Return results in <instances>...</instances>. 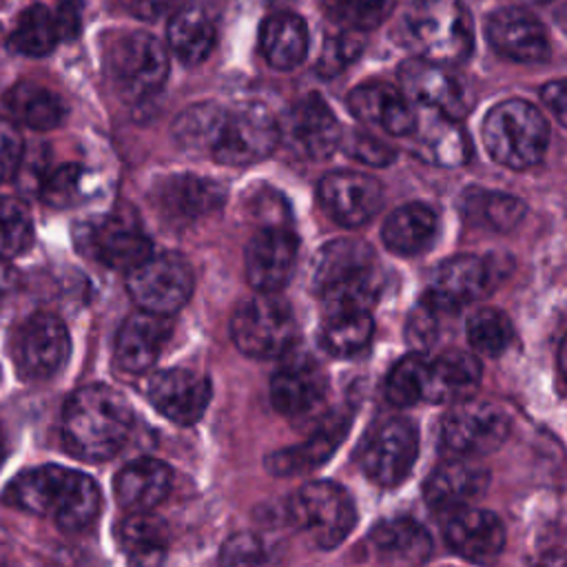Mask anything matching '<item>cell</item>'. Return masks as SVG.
I'll list each match as a JSON object with an SVG mask.
<instances>
[{
	"label": "cell",
	"mask_w": 567,
	"mask_h": 567,
	"mask_svg": "<svg viewBox=\"0 0 567 567\" xmlns=\"http://www.w3.org/2000/svg\"><path fill=\"white\" fill-rule=\"evenodd\" d=\"M173 133L179 144L206 151L228 166H244L268 157L281 142V126L264 104L219 106L215 102L193 104L179 113Z\"/></svg>",
	"instance_id": "6da1fadb"
},
{
	"label": "cell",
	"mask_w": 567,
	"mask_h": 567,
	"mask_svg": "<svg viewBox=\"0 0 567 567\" xmlns=\"http://www.w3.org/2000/svg\"><path fill=\"white\" fill-rule=\"evenodd\" d=\"M133 430L128 401L109 385L78 388L62 410L64 447L89 463L115 456Z\"/></svg>",
	"instance_id": "7a4b0ae2"
},
{
	"label": "cell",
	"mask_w": 567,
	"mask_h": 567,
	"mask_svg": "<svg viewBox=\"0 0 567 567\" xmlns=\"http://www.w3.org/2000/svg\"><path fill=\"white\" fill-rule=\"evenodd\" d=\"M7 501L29 514L49 516L66 532L86 529L100 512V489L86 476L60 465L31 467L7 487Z\"/></svg>",
	"instance_id": "3957f363"
},
{
	"label": "cell",
	"mask_w": 567,
	"mask_h": 567,
	"mask_svg": "<svg viewBox=\"0 0 567 567\" xmlns=\"http://www.w3.org/2000/svg\"><path fill=\"white\" fill-rule=\"evenodd\" d=\"M310 279L326 315L372 310L383 288V275L374 250L354 237H339L321 246Z\"/></svg>",
	"instance_id": "277c9868"
},
{
	"label": "cell",
	"mask_w": 567,
	"mask_h": 567,
	"mask_svg": "<svg viewBox=\"0 0 567 567\" xmlns=\"http://www.w3.org/2000/svg\"><path fill=\"white\" fill-rule=\"evenodd\" d=\"M483 144L494 162L512 171H525L543 159L549 144V124L527 100H503L483 120Z\"/></svg>",
	"instance_id": "5b68a950"
},
{
	"label": "cell",
	"mask_w": 567,
	"mask_h": 567,
	"mask_svg": "<svg viewBox=\"0 0 567 567\" xmlns=\"http://www.w3.org/2000/svg\"><path fill=\"white\" fill-rule=\"evenodd\" d=\"M399 33L405 47L425 60L454 64L472 51V20L458 4L445 0H421L399 20Z\"/></svg>",
	"instance_id": "8992f818"
},
{
	"label": "cell",
	"mask_w": 567,
	"mask_h": 567,
	"mask_svg": "<svg viewBox=\"0 0 567 567\" xmlns=\"http://www.w3.org/2000/svg\"><path fill=\"white\" fill-rule=\"evenodd\" d=\"M111 86L124 102H142L155 95L168 75L164 44L146 31L120 33L104 53Z\"/></svg>",
	"instance_id": "52a82bcc"
},
{
	"label": "cell",
	"mask_w": 567,
	"mask_h": 567,
	"mask_svg": "<svg viewBox=\"0 0 567 567\" xmlns=\"http://www.w3.org/2000/svg\"><path fill=\"white\" fill-rule=\"evenodd\" d=\"M288 514L319 549L343 543L357 523L352 496L332 481H312L299 487L288 503Z\"/></svg>",
	"instance_id": "ba28073f"
},
{
	"label": "cell",
	"mask_w": 567,
	"mask_h": 567,
	"mask_svg": "<svg viewBox=\"0 0 567 567\" xmlns=\"http://www.w3.org/2000/svg\"><path fill=\"white\" fill-rule=\"evenodd\" d=\"M295 334V319L288 303L275 292H259L241 303L230 319L235 346L252 359H272L288 350Z\"/></svg>",
	"instance_id": "9c48e42d"
},
{
	"label": "cell",
	"mask_w": 567,
	"mask_h": 567,
	"mask_svg": "<svg viewBox=\"0 0 567 567\" xmlns=\"http://www.w3.org/2000/svg\"><path fill=\"white\" fill-rule=\"evenodd\" d=\"M509 427L512 419L501 405L461 399L443 416L441 441L454 454L483 456L505 443Z\"/></svg>",
	"instance_id": "30bf717a"
},
{
	"label": "cell",
	"mask_w": 567,
	"mask_h": 567,
	"mask_svg": "<svg viewBox=\"0 0 567 567\" xmlns=\"http://www.w3.org/2000/svg\"><path fill=\"white\" fill-rule=\"evenodd\" d=\"M193 270L179 255H151L128 270L126 290L142 310L171 315L193 292Z\"/></svg>",
	"instance_id": "8fae6325"
},
{
	"label": "cell",
	"mask_w": 567,
	"mask_h": 567,
	"mask_svg": "<svg viewBox=\"0 0 567 567\" xmlns=\"http://www.w3.org/2000/svg\"><path fill=\"white\" fill-rule=\"evenodd\" d=\"M419 456V432L412 421L394 416L381 421L363 441L359 463L365 476L383 487H394L412 472Z\"/></svg>",
	"instance_id": "7c38bea8"
},
{
	"label": "cell",
	"mask_w": 567,
	"mask_h": 567,
	"mask_svg": "<svg viewBox=\"0 0 567 567\" xmlns=\"http://www.w3.org/2000/svg\"><path fill=\"white\" fill-rule=\"evenodd\" d=\"M71 350L69 332L62 319L51 312L31 315L13 339V359L20 374L29 381L53 377Z\"/></svg>",
	"instance_id": "4fadbf2b"
},
{
	"label": "cell",
	"mask_w": 567,
	"mask_h": 567,
	"mask_svg": "<svg viewBox=\"0 0 567 567\" xmlns=\"http://www.w3.org/2000/svg\"><path fill=\"white\" fill-rule=\"evenodd\" d=\"M401 91L416 104L434 109L447 117H463L472 106V95L463 80L447 71L443 62L414 58L399 66Z\"/></svg>",
	"instance_id": "5bb4252c"
},
{
	"label": "cell",
	"mask_w": 567,
	"mask_h": 567,
	"mask_svg": "<svg viewBox=\"0 0 567 567\" xmlns=\"http://www.w3.org/2000/svg\"><path fill=\"white\" fill-rule=\"evenodd\" d=\"M281 137L292 153L315 162L330 157L343 142L337 115L315 93L301 97L290 109L281 128Z\"/></svg>",
	"instance_id": "9a60e30c"
},
{
	"label": "cell",
	"mask_w": 567,
	"mask_h": 567,
	"mask_svg": "<svg viewBox=\"0 0 567 567\" xmlns=\"http://www.w3.org/2000/svg\"><path fill=\"white\" fill-rule=\"evenodd\" d=\"M319 202L339 226L357 228L381 210L383 188L370 175L334 171L319 182Z\"/></svg>",
	"instance_id": "2e32d148"
},
{
	"label": "cell",
	"mask_w": 567,
	"mask_h": 567,
	"mask_svg": "<svg viewBox=\"0 0 567 567\" xmlns=\"http://www.w3.org/2000/svg\"><path fill=\"white\" fill-rule=\"evenodd\" d=\"M297 237L288 226H261L246 244V279L257 292L281 290L295 268Z\"/></svg>",
	"instance_id": "e0dca14e"
},
{
	"label": "cell",
	"mask_w": 567,
	"mask_h": 567,
	"mask_svg": "<svg viewBox=\"0 0 567 567\" xmlns=\"http://www.w3.org/2000/svg\"><path fill=\"white\" fill-rule=\"evenodd\" d=\"M146 399L168 421L193 425L208 408L210 381L208 377L184 368L159 370L146 381Z\"/></svg>",
	"instance_id": "ac0fdd59"
},
{
	"label": "cell",
	"mask_w": 567,
	"mask_h": 567,
	"mask_svg": "<svg viewBox=\"0 0 567 567\" xmlns=\"http://www.w3.org/2000/svg\"><path fill=\"white\" fill-rule=\"evenodd\" d=\"M485 38L498 55L514 62L532 64L549 55V38L543 22L520 7H505L489 13Z\"/></svg>",
	"instance_id": "d6986e66"
},
{
	"label": "cell",
	"mask_w": 567,
	"mask_h": 567,
	"mask_svg": "<svg viewBox=\"0 0 567 567\" xmlns=\"http://www.w3.org/2000/svg\"><path fill=\"white\" fill-rule=\"evenodd\" d=\"M91 255L106 268L131 270L153 255V244L131 213H111L86 233Z\"/></svg>",
	"instance_id": "ffe728a7"
},
{
	"label": "cell",
	"mask_w": 567,
	"mask_h": 567,
	"mask_svg": "<svg viewBox=\"0 0 567 567\" xmlns=\"http://www.w3.org/2000/svg\"><path fill=\"white\" fill-rule=\"evenodd\" d=\"M445 543L472 563H489L505 547V525L487 509L461 505L447 512L443 523Z\"/></svg>",
	"instance_id": "44dd1931"
},
{
	"label": "cell",
	"mask_w": 567,
	"mask_h": 567,
	"mask_svg": "<svg viewBox=\"0 0 567 567\" xmlns=\"http://www.w3.org/2000/svg\"><path fill=\"white\" fill-rule=\"evenodd\" d=\"M226 190L199 175H171L155 184L153 204L173 224H193L221 208Z\"/></svg>",
	"instance_id": "7402d4cb"
},
{
	"label": "cell",
	"mask_w": 567,
	"mask_h": 567,
	"mask_svg": "<svg viewBox=\"0 0 567 567\" xmlns=\"http://www.w3.org/2000/svg\"><path fill=\"white\" fill-rule=\"evenodd\" d=\"M348 106L352 115L365 124L379 126L381 131L403 137L416 128L419 113L410 97L388 82H365L350 91Z\"/></svg>",
	"instance_id": "603a6c76"
},
{
	"label": "cell",
	"mask_w": 567,
	"mask_h": 567,
	"mask_svg": "<svg viewBox=\"0 0 567 567\" xmlns=\"http://www.w3.org/2000/svg\"><path fill=\"white\" fill-rule=\"evenodd\" d=\"M489 281L492 275L485 259L476 255H456L436 268L425 297L441 312H454L483 297Z\"/></svg>",
	"instance_id": "cb8c5ba5"
},
{
	"label": "cell",
	"mask_w": 567,
	"mask_h": 567,
	"mask_svg": "<svg viewBox=\"0 0 567 567\" xmlns=\"http://www.w3.org/2000/svg\"><path fill=\"white\" fill-rule=\"evenodd\" d=\"M171 337L168 315L137 310L124 319L115 337V363L122 372L148 370Z\"/></svg>",
	"instance_id": "d4e9b609"
},
{
	"label": "cell",
	"mask_w": 567,
	"mask_h": 567,
	"mask_svg": "<svg viewBox=\"0 0 567 567\" xmlns=\"http://www.w3.org/2000/svg\"><path fill=\"white\" fill-rule=\"evenodd\" d=\"M328 392L323 370L306 357L284 363L270 381V401L286 416H303L321 405Z\"/></svg>",
	"instance_id": "484cf974"
},
{
	"label": "cell",
	"mask_w": 567,
	"mask_h": 567,
	"mask_svg": "<svg viewBox=\"0 0 567 567\" xmlns=\"http://www.w3.org/2000/svg\"><path fill=\"white\" fill-rule=\"evenodd\" d=\"M425 117L416 120L414 153L419 159L445 168H456L467 164L472 155V144L465 131L454 117H447L434 109H425Z\"/></svg>",
	"instance_id": "4316f807"
},
{
	"label": "cell",
	"mask_w": 567,
	"mask_h": 567,
	"mask_svg": "<svg viewBox=\"0 0 567 567\" xmlns=\"http://www.w3.org/2000/svg\"><path fill=\"white\" fill-rule=\"evenodd\" d=\"M489 485V472L470 461H447L432 470L423 485V496L430 507L450 512L470 505Z\"/></svg>",
	"instance_id": "83f0119b"
},
{
	"label": "cell",
	"mask_w": 567,
	"mask_h": 567,
	"mask_svg": "<svg viewBox=\"0 0 567 567\" xmlns=\"http://www.w3.org/2000/svg\"><path fill=\"white\" fill-rule=\"evenodd\" d=\"M173 483V472L157 458H137L124 465L113 483L117 503L126 512H151L157 507Z\"/></svg>",
	"instance_id": "f1b7e54d"
},
{
	"label": "cell",
	"mask_w": 567,
	"mask_h": 567,
	"mask_svg": "<svg viewBox=\"0 0 567 567\" xmlns=\"http://www.w3.org/2000/svg\"><path fill=\"white\" fill-rule=\"evenodd\" d=\"M348 425H350L348 416H334L330 423H326L321 430H317L301 445L272 452L266 458L268 472L275 476H295V474H306V472L319 467L334 454V450L348 434Z\"/></svg>",
	"instance_id": "f546056e"
},
{
	"label": "cell",
	"mask_w": 567,
	"mask_h": 567,
	"mask_svg": "<svg viewBox=\"0 0 567 567\" xmlns=\"http://www.w3.org/2000/svg\"><path fill=\"white\" fill-rule=\"evenodd\" d=\"M481 383V363L465 350H447L427 363L430 403H447L467 399Z\"/></svg>",
	"instance_id": "4dcf8cb0"
},
{
	"label": "cell",
	"mask_w": 567,
	"mask_h": 567,
	"mask_svg": "<svg viewBox=\"0 0 567 567\" xmlns=\"http://www.w3.org/2000/svg\"><path fill=\"white\" fill-rule=\"evenodd\" d=\"M370 543L381 560L394 565H421L432 554L427 529L405 516L379 523L370 532Z\"/></svg>",
	"instance_id": "1f68e13d"
},
{
	"label": "cell",
	"mask_w": 567,
	"mask_h": 567,
	"mask_svg": "<svg viewBox=\"0 0 567 567\" xmlns=\"http://www.w3.org/2000/svg\"><path fill=\"white\" fill-rule=\"evenodd\" d=\"M439 230L436 213L423 202H410L394 208L381 230L383 244L396 255H416L425 250Z\"/></svg>",
	"instance_id": "d6a6232c"
},
{
	"label": "cell",
	"mask_w": 567,
	"mask_h": 567,
	"mask_svg": "<svg viewBox=\"0 0 567 567\" xmlns=\"http://www.w3.org/2000/svg\"><path fill=\"white\" fill-rule=\"evenodd\" d=\"M259 47L270 66L290 71L299 66L308 53V27L295 13H275L261 24Z\"/></svg>",
	"instance_id": "836d02e7"
},
{
	"label": "cell",
	"mask_w": 567,
	"mask_h": 567,
	"mask_svg": "<svg viewBox=\"0 0 567 567\" xmlns=\"http://www.w3.org/2000/svg\"><path fill=\"white\" fill-rule=\"evenodd\" d=\"M215 38L217 31L213 18L199 7L177 11L166 29L168 47L184 64L204 62L215 47Z\"/></svg>",
	"instance_id": "e575fe53"
},
{
	"label": "cell",
	"mask_w": 567,
	"mask_h": 567,
	"mask_svg": "<svg viewBox=\"0 0 567 567\" xmlns=\"http://www.w3.org/2000/svg\"><path fill=\"white\" fill-rule=\"evenodd\" d=\"M7 106L18 122L35 131L55 128L64 117L62 100L51 89L35 82H18L7 93Z\"/></svg>",
	"instance_id": "d590c367"
},
{
	"label": "cell",
	"mask_w": 567,
	"mask_h": 567,
	"mask_svg": "<svg viewBox=\"0 0 567 567\" xmlns=\"http://www.w3.org/2000/svg\"><path fill=\"white\" fill-rule=\"evenodd\" d=\"M372 332L370 310L328 312L319 330V343L332 357H352L370 343Z\"/></svg>",
	"instance_id": "8d00e7d4"
},
{
	"label": "cell",
	"mask_w": 567,
	"mask_h": 567,
	"mask_svg": "<svg viewBox=\"0 0 567 567\" xmlns=\"http://www.w3.org/2000/svg\"><path fill=\"white\" fill-rule=\"evenodd\" d=\"M117 540L137 565H155L166 554V527L148 512H131L117 527Z\"/></svg>",
	"instance_id": "74e56055"
},
{
	"label": "cell",
	"mask_w": 567,
	"mask_h": 567,
	"mask_svg": "<svg viewBox=\"0 0 567 567\" xmlns=\"http://www.w3.org/2000/svg\"><path fill=\"white\" fill-rule=\"evenodd\" d=\"M60 42V31L55 22V13H51L42 4H33L24 9L18 18V24L9 38L13 51L22 55H47Z\"/></svg>",
	"instance_id": "f35d334b"
},
{
	"label": "cell",
	"mask_w": 567,
	"mask_h": 567,
	"mask_svg": "<svg viewBox=\"0 0 567 567\" xmlns=\"http://www.w3.org/2000/svg\"><path fill=\"white\" fill-rule=\"evenodd\" d=\"M525 202L509 193L494 190H476L465 197V213L474 215L481 224L489 226L496 233L514 230L525 217Z\"/></svg>",
	"instance_id": "ab89813d"
},
{
	"label": "cell",
	"mask_w": 567,
	"mask_h": 567,
	"mask_svg": "<svg viewBox=\"0 0 567 567\" xmlns=\"http://www.w3.org/2000/svg\"><path fill=\"white\" fill-rule=\"evenodd\" d=\"M427 359L419 352L399 359L385 381V396L399 408L425 401L427 394Z\"/></svg>",
	"instance_id": "60d3db41"
},
{
	"label": "cell",
	"mask_w": 567,
	"mask_h": 567,
	"mask_svg": "<svg viewBox=\"0 0 567 567\" xmlns=\"http://www.w3.org/2000/svg\"><path fill=\"white\" fill-rule=\"evenodd\" d=\"M514 328L507 315L498 308H478L467 319V339L478 354L498 357L512 343Z\"/></svg>",
	"instance_id": "b9f144b4"
},
{
	"label": "cell",
	"mask_w": 567,
	"mask_h": 567,
	"mask_svg": "<svg viewBox=\"0 0 567 567\" xmlns=\"http://www.w3.org/2000/svg\"><path fill=\"white\" fill-rule=\"evenodd\" d=\"M321 4L334 24L370 31L392 13L396 0H321Z\"/></svg>",
	"instance_id": "7bdbcfd3"
},
{
	"label": "cell",
	"mask_w": 567,
	"mask_h": 567,
	"mask_svg": "<svg viewBox=\"0 0 567 567\" xmlns=\"http://www.w3.org/2000/svg\"><path fill=\"white\" fill-rule=\"evenodd\" d=\"M33 241L29 208L16 197H0V259L22 255Z\"/></svg>",
	"instance_id": "ee69618b"
},
{
	"label": "cell",
	"mask_w": 567,
	"mask_h": 567,
	"mask_svg": "<svg viewBox=\"0 0 567 567\" xmlns=\"http://www.w3.org/2000/svg\"><path fill=\"white\" fill-rule=\"evenodd\" d=\"M363 31L357 29H343L328 35L317 62V71L326 78H332L337 73H341L348 64H352L361 51H363Z\"/></svg>",
	"instance_id": "f6af8a7d"
},
{
	"label": "cell",
	"mask_w": 567,
	"mask_h": 567,
	"mask_svg": "<svg viewBox=\"0 0 567 567\" xmlns=\"http://www.w3.org/2000/svg\"><path fill=\"white\" fill-rule=\"evenodd\" d=\"M82 190V171L75 164H64L42 179V199L53 208H66L78 202Z\"/></svg>",
	"instance_id": "bcb514c9"
},
{
	"label": "cell",
	"mask_w": 567,
	"mask_h": 567,
	"mask_svg": "<svg viewBox=\"0 0 567 567\" xmlns=\"http://www.w3.org/2000/svg\"><path fill=\"white\" fill-rule=\"evenodd\" d=\"M439 315H441V310L427 297H423L410 312L408 326H405V337H408L410 346L416 348V352L430 348L432 341L436 339V326H439L436 317Z\"/></svg>",
	"instance_id": "7dc6e473"
},
{
	"label": "cell",
	"mask_w": 567,
	"mask_h": 567,
	"mask_svg": "<svg viewBox=\"0 0 567 567\" xmlns=\"http://www.w3.org/2000/svg\"><path fill=\"white\" fill-rule=\"evenodd\" d=\"M343 148L350 157H354L363 164H370V166H388L394 159V151L388 144H383L381 140L365 135V133H352L346 140Z\"/></svg>",
	"instance_id": "c3c4849f"
},
{
	"label": "cell",
	"mask_w": 567,
	"mask_h": 567,
	"mask_svg": "<svg viewBox=\"0 0 567 567\" xmlns=\"http://www.w3.org/2000/svg\"><path fill=\"white\" fill-rule=\"evenodd\" d=\"M219 560L224 565H257L264 560V545L252 534H235L224 543Z\"/></svg>",
	"instance_id": "681fc988"
},
{
	"label": "cell",
	"mask_w": 567,
	"mask_h": 567,
	"mask_svg": "<svg viewBox=\"0 0 567 567\" xmlns=\"http://www.w3.org/2000/svg\"><path fill=\"white\" fill-rule=\"evenodd\" d=\"M22 157V135L11 120L0 117V182L13 175Z\"/></svg>",
	"instance_id": "f907efd6"
},
{
	"label": "cell",
	"mask_w": 567,
	"mask_h": 567,
	"mask_svg": "<svg viewBox=\"0 0 567 567\" xmlns=\"http://www.w3.org/2000/svg\"><path fill=\"white\" fill-rule=\"evenodd\" d=\"M82 2L80 0H64L55 13L60 40L69 42L80 33V22H82Z\"/></svg>",
	"instance_id": "816d5d0a"
},
{
	"label": "cell",
	"mask_w": 567,
	"mask_h": 567,
	"mask_svg": "<svg viewBox=\"0 0 567 567\" xmlns=\"http://www.w3.org/2000/svg\"><path fill=\"white\" fill-rule=\"evenodd\" d=\"M540 97L554 117L567 128V78L547 82L540 91Z\"/></svg>",
	"instance_id": "f5cc1de1"
},
{
	"label": "cell",
	"mask_w": 567,
	"mask_h": 567,
	"mask_svg": "<svg viewBox=\"0 0 567 567\" xmlns=\"http://www.w3.org/2000/svg\"><path fill=\"white\" fill-rule=\"evenodd\" d=\"M175 0H117V4L137 20H155L164 13Z\"/></svg>",
	"instance_id": "db71d44e"
},
{
	"label": "cell",
	"mask_w": 567,
	"mask_h": 567,
	"mask_svg": "<svg viewBox=\"0 0 567 567\" xmlns=\"http://www.w3.org/2000/svg\"><path fill=\"white\" fill-rule=\"evenodd\" d=\"M16 284H18L16 270L7 264V259H0V306H2L4 299L13 292Z\"/></svg>",
	"instance_id": "11a10c76"
},
{
	"label": "cell",
	"mask_w": 567,
	"mask_h": 567,
	"mask_svg": "<svg viewBox=\"0 0 567 567\" xmlns=\"http://www.w3.org/2000/svg\"><path fill=\"white\" fill-rule=\"evenodd\" d=\"M558 368H560V374L567 383V334L563 337V343H560V350H558Z\"/></svg>",
	"instance_id": "9f6ffc18"
},
{
	"label": "cell",
	"mask_w": 567,
	"mask_h": 567,
	"mask_svg": "<svg viewBox=\"0 0 567 567\" xmlns=\"http://www.w3.org/2000/svg\"><path fill=\"white\" fill-rule=\"evenodd\" d=\"M4 454V436H2V430H0V458Z\"/></svg>",
	"instance_id": "6f0895ef"
}]
</instances>
